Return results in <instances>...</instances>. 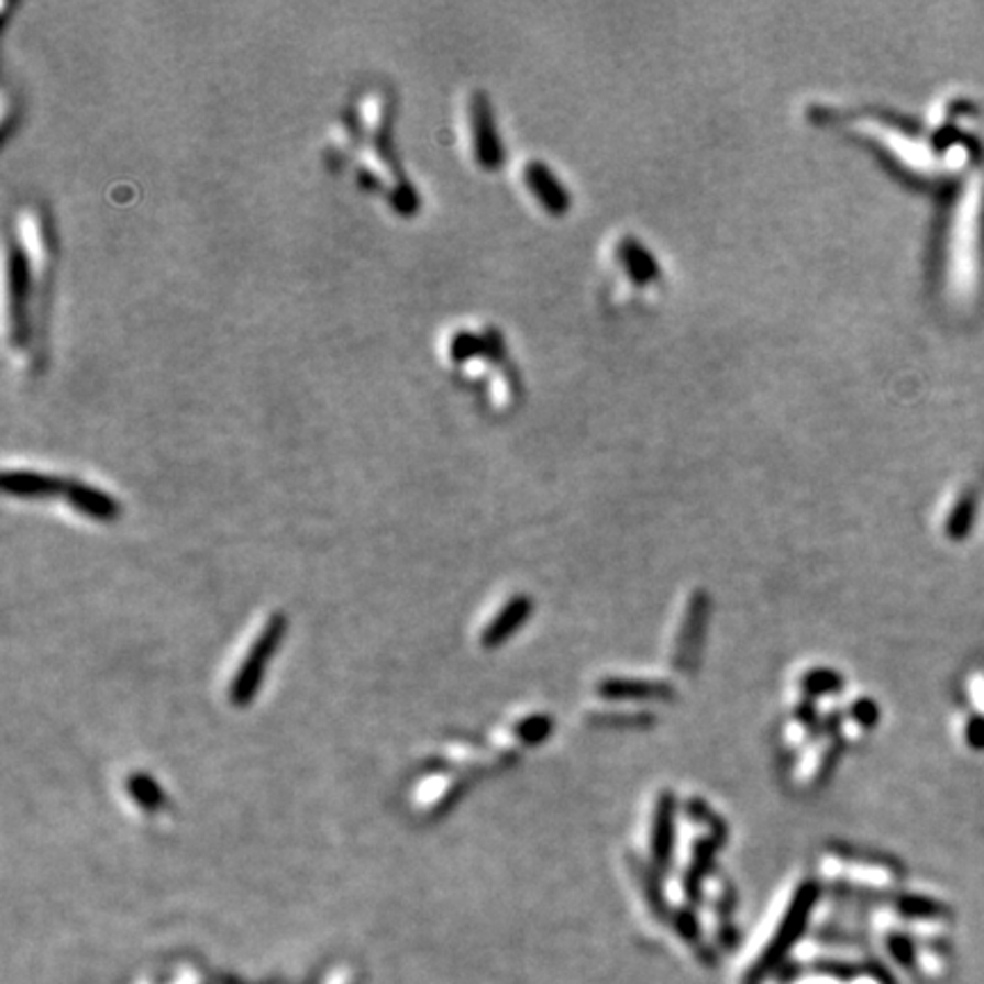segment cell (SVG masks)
Masks as SVG:
<instances>
[{"mask_svg":"<svg viewBox=\"0 0 984 984\" xmlns=\"http://www.w3.org/2000/svg\"><path fill=\"white\" fill-rule=\"evenodd\" d=\"M686 816H688V822L690 825H695L697 830H703V834H709V837H716L718 841H722V837L727 834V830H725V825L720 822V818L703 803V800H688V805H686Z\"/></svg>","mask_w":984,"mask_h":984,"instance_id":"cell-17","label":"cell"},{"mask_svg":"<svg viewBox=\"0 0 984 984\" xmlns=\"http://www.w3.org/2000/svg\"><path fill=\"white\" fill-rule=\"evenodd\" d=\"M822 869L832 877H839V873H841V877H845L850 882L875 886V888L892 886L898 877L896 869L886 862H856V860H841V856L825 860Z\"/></svg>","mask_w":984,"mask_h":984,"instance_id":"cell-8","label":"cell"},{"mask_svg":"<svg viewBox=\"0 0 984 984\" xmlns=\"http://www.w3.org/2000/svg\"><path fill=\"white\" fill-rule=\"evenodd\" d=\"M839 754V741L834 737H822L816 743H811L800 759L798 766V782L803 784H816L825 775L830 773L834 759Z\"/></svg>","mask_w":984,"mask_h":984,"instance_id":"cell-11","label":"cell"},{"mask_svg":"<svg viewBox=\"0 0 984 984\" xmlns=\"http://www.w3.org/2000/svg\"><path fill=\"white\" fill-rule=\"evenodd\" d=\"M841 684H843L841 677L830 668H811L798 677V690L805 697L834 693L841 688Z\"/></svg>","mask_w":984,"mask_h":984,"instance_id":"cell-16","label":"cell"},{"mask_svg":"<svg viewBox=\"0 0 984 984\" xmlns=\"http://www.w3.org/2000/svg\"><path fill=\"white\" fill-rule=\"evenodd\" d=\"M816 886L811 882H803L798 884L793 892L788 894L782 914L777 916L773 932L759 943L754 958L750 960V971H759L764 969V964L773 962L782 950H786V946L796 939V935L800 932V928L805 926V920L809 916V909L814 907L816 900ZM745 969V971H748Z\"/></svg>","mask_w":984,"mask_h":984,"instance_id":"cell-2","label":"cell"},{"mask_svg":"<svg viewBox=\"0 0 984 984\" xmlns=\"http://www.w3.org/2000/svg\"><path fill=\"white\" fill-rule=\"evenodd\" d=\"M458 780L435 775L429 782H424V786L418 790V803L422 800V805H427L431 811H440L444 805H450L454 800Z\"/></svg>","mask_w":984,"mask_h":984,"instance_id":"cell-15","label":"cell"},{"mask_svg":"<svg viewBox=\"0 0 984 984\" xmlns=\"http://www.w3.org/2000/svg\"><path fill=\"white\" fill-rule=\"evenodd\" d=\"M707 616H709V599L703 590H690L684 599V607L679 611V620L673 633V648H671V663L673 668L682 675H688L695 671V663L700 659V650L705 643L707 631Z\"/></svg>","mask_w":984,"mask_h":984,"instance_id":"cell-3","label":"cell"},{"mask_svg":"<svg viewBox=\"0 0 984 984\" xmlns=\"http://www.w3.org/2000/svg\"><path fill=\"white\" fill-rule=\"evenodd\" d=\"M975 509H977L975 488L971 486L960 488L958 495L948 501L943 511L941 518L943 535L950 538V541H962V538H966L975 520Z\"/></svg>","mask_w":984,"mask_h":984,"instance_id":"cell-9","label":"cell"},{"mask_svg":"<svg viewBox=\"0 0 984 984\" xmlns=\"http://www.w3.org/2000/svg\"><path fill=\"white\" fill-rule=\"evenodd\" d=\"M969 697L977 718L984 720V671H975L969 677Z\"/></svg>","mask_w":984,"mask_h":984,"instance_id":"cell-20","label":"cell"},{"mask_svg":"<svg viewBox=\"0 0 984 984\" xmlns=\"http://www.w3.org/2000/svg\"><path fill=\"white\" fill-rule=\"evenodd\" d=\"M3 488L8 495H16V497H48V495H57L59 490H67L65 484L55 476L48 474H40V472H5L3 476Z\"/></svg>","mask_w":984,"mask_h":984,"instance_id":"cell-12","label":"cell"},{"mask_svg":"<svg viewBox=\"0 0 984 984\" xmlns=\"http://www.w3.org/2000/svg\"><path fill=\"white\" fill-rule=\"evenodd\" d=\"M529 613H531V599L529 597L516 595L511 599H506V605L484 627L482 645L490 650V648H499L504 641H509L513 633L524 624Z\"/></svg>","mask_w":984,"mask_h":984,"instance_id":"cell-7","label":"cell"},{"mask_svg":"<svg viewBox=\"0 0 984 984\" xmlns=\"http://www.w3.org/2000/svg\"><path fill=\"white\" fill-rule=\"evenodd\" d=\"M65 495L69 497V501L76 506V509L93 520H114L119 516V504L103 495L99 488L91 486H82V484H69Z\"/></svg>","mask_w":984,"mask_h":984,"instance_id":"cell-13","label":"cell"},{"mask_svg":"<svg viewBox=\"0 0 984 984\" xmlns=\"http://www.w3.org/2000/svg\"><path fill=\"white\" fill-rule=\"evenodd\" d=\"M597 695L611 703H645V700H671L673 688L665 682L637 679V677H607L597 684Z\"/></svg>","mask_w":984,"mask_h":984,"instance_id":"cell-6","label":"cell"},{"mask_svg":"<svg viewBox=\"0 0 984 984\" xmlns=\"http://www.w3.org/2000/svg\"><path fill=\"white\" fill-rule=\"evenodd\" d=\"M943 295L960 312L984 303V167L975 169L950 208L941 256Z\"/></svg>","mask_w":984,"mask_h":984,"instance_id":"cell-1","label":"cell"},{"mask_svg":"<svg viewBox=\"0 0 984 984\" xmlns=\"http://www.w3.org/2000/svg\"><path fill=\"white\" fill-rule=\"evenodd\" d=\"M283 629H285V620L280 616H274V618H269V622L258 633L256 643H253V648L248 650L244 663L240 665V671H237V675H235V679L231 684V703L233 705L244 707V705H248L253 700V695H256V690H258V686L263 682L265 665H267L272 652L280 643Z\"/></svg>","mask_w":984,"mask_h":984,"instance_id":"cell-4","label":"cell"},{"mask_svg":"<svg viewBox=\"0 0 984 984\" xmlns=\"http://www.w3.org/2000/svg\"><path fill=\"white\" fill-rule=\"evenodd\" d=\"M131 793H133V798L148 811H153L155 807H161V798L163 796H161V790H157V786H155V782L151 777H144V775L133 777L131 780Z\"/></svg>","mask_w":984,"mask_h":984,"instance_id":"cell-18","label":"cell"},{"mask_svg":"<svg viewBox=\"0 0 984 984\" xmlns=\"http://www.w3.org/2000/svg\"><path fill=\"white\" fill-rule=\"evenodd\" d=\"M509 734L520 745H535L552 734V718L543 714H529L509 727Z\"/></svg>","mask_w":984,"mask_h":984,"instance_id":"cell-14","label":"cell"},{"mask_svg":"<svg viewBox=\"0 0 984 984\" xmlns=\"http://www.w3.org/2000/svg\"><path fill=\"white\" fill-rule=\"evenodd\" d=\"M848 716H850L854 732H860V729H869L877 722V705L873 700H869V697H860V700H854L850 705Z\"/></svg>","mask_w":984,"mask_h":984,"instance_id":"cell-19","label":"cell"},{"mask_svg":"<svg viewBox=\"0 0 984 984\" xmlns=\"http://www.w3.org/2000/svg\"><path fill=\"white\" fill-rule=\"evenodd\" d=\"M675 811L677 803L668 790H661L654 798L648 822V850L656 869H668L675 845Z\"/></svg>","mask_w":984,"mask_h":984,"instance_id":"cell-5","label":"cell"},{"mask_svg":"<svg viewBox=\"0 0 984 984\" xmlns=\"http://www.w3.org/2000/svg\"><path fill=\"white\" fill-rule=\"evenodd\" d=\"M472 135H474V144H476V157L479 163L486 167H495V163L499 161V142L495 135V123L490 119V112L486 108V103L482 99H472Z\"/></svg>","mask_w":984,"mask_h":984,"instance_id":"cell-10","label":"cell"}]
</instances>
